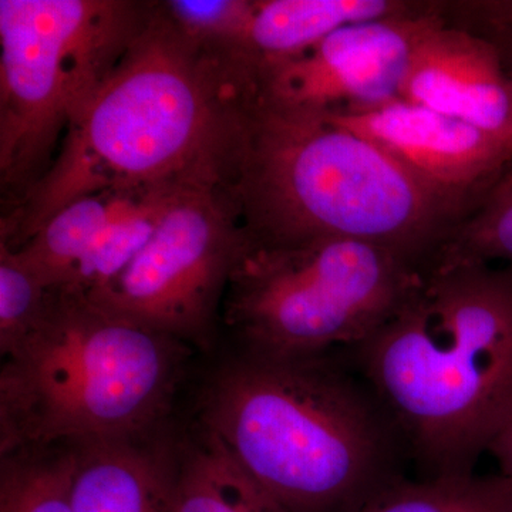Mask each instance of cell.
Returning a JSON list of instances; mask_svg holds the SVG:
<instances>
[{
    "instance_id": "cell-14",
    "label": "cell",
    "mask_w": 512,
    "mask_h": 512,
    "mask_svg": "<svg viewBox=\"0 0 512 512\" xmlns=\"http://www.w3.org/2000/svg\"><path fill=\"white\" fill-rule=\"evenodd\" d=\"M170 458L171 512H288L200 426Z\"/></svg>"
},
{
    "instance_id": "cell-18",
    "label": "cell",
    "mask_w": 512,
    "mask_h": 512,
    "mask_svg": "<svg viewBox=\"0 0 512 512\" xmlns=\"http://www.w3.org/2000/svg\"><path fill=\"white\" fill-rule=\"evenodd\" d=\"M470 265L512 266V163L476 210L451 229L424 272Z\"/></svg>"
},
{
    "instance_id": "cell-24",
    "label": "cell",
    "mask_w": 512,
    "mask_h": 512,
    "mask_svg": "<svg viewBox=\"0 0 512 512\" xmlns=\"http://www.w3.org/2000/svg\"><path fill=\"white\" fill-rule=\"evenodd\" d=\"M488 42L493 43L495 49L498 50L505 73L510 77L512 83V29L493 37Z\"/></svg>"
},
{
    "instance_id": "cell-23",
    "label": "cell",
    "mask_w": 512,
    "mask_h": 512,
    "mask_svg": "<svg viewBox=\"0 0 512 512\" xmlns=\"http://www.w3.org/2000/svg\"><path fill=\"white\" fill-rule=\"evenodd\" d=\"M491 454L498 461L501 474L512 480V417L511 420L505 424L503 430L500 431L493 444L490 447Z\"/></svg>"
},
{
    "instance_id": "cell-17",
    "label": "cell",
    "mask_w": 512,
    "mask_h": 512,
    "mask_svg": "<svg viewBox=\"0 0 512 512\" xmlns=\"http://www.w3.org/2000/svg\"><path fill=\"white\" fill-rule=\"evenodd\" d=\"M191 188H158L138 195L101 231L77 268L72 284L63 288L89 295L110 284L153 238L171 201Z\"/></svg>"
},
{
    "instance_id": "cell-15",
    "label": "cell",
    "mask_w": 512,
    "mask_h": 512,
    "mask_svg": "<svg viewBox=\"0 0 512 512\" xmlns=\"http://www.w3.org/2000/svg\"><path fill=\"white\" fill-rule=\"evenodd\" d=\"M144 192L107 190L70 202L13 251L50 289L69 286L101 231Z\"/></svg>"
},
{
    "instance_id": "cell-2",
    "label": "cell",
    "mask_w": 512,
    "mask_h": 512,
    "mask_svg": "<svg viewBox=\"0 0 512 512\" xmlns=\"http://www.w3.org/2000/svg\"><path fill=\"white\" fill-rule=\"evenodd\" d=\"M218 191L252 244L369 242L424 272L466 218L328 111L239 93Z\"/></svg>"
},
{
    "instance_id": "cell-7",
    "label": "cell",
    "mask_w": 512,
    "mask_h": 512,
    "mask_svg": "<svg viewBox=\"0 0 512 512\" xmlns=\"http://www.w3.org/2000/svg\"><path fill=\"white\" fill-rule=\"evenodd\" d=\"M153 2L0 0L2 210L42 180Z\"/></svg>"
},
{
    "instance_id": "cell-11",
    "label": "cell",
    "mask_w": 512,
    "mask_h": 512,
    "mask_svg": "<svg viewBox=\"0 0 512 512\" xmlns=\"http://www.w3.org/2000/svg\"><path fill=\"white\" fill-rule=\"evenodd\" d=\"M400 100L480 128L512 150V83L498 50L483 37L444 20L427 30Z\"/></svg>"
},
{
    "instance_id": "cell-9",
    "label": "cell",
    "mask_w": 512,
    "mask_h": 512,
    "mask_svg": "<svg viewBox=\"0 0 512 512\" xmlns=\"http://www.w3.org/2000/svg\"><path fill=\"white\" fill-rule=\"evenodd\" d=\"M430 15L353 23L336 30L309 52L262 70V92L299 106L359 113L400 99L414 49L441 22Z\"/></svg>"
},
{
    "instance_id": "cell-20",
    "label": "cell",
    "mask_w": 512,
    "mask_h": 512,
    "mask_svg": "<svg viewBox=\"0 0 512 512\" xmlns=\"http://www.w3.org/2000/svg\"><path fill=\"white\" fill-rule=\"evenodd\" d=\"M164 6L178 28L201 46L251 59L256 0H168Z\"/></svg>"
},
{
    "instance_id": "cell-13",
    "label": "cell",
    "mask_w": 512,
    "mask_h": 512,
    "mask_svg": "<svg viewBox=\"0 0 512 512\" xmlns=\"http://www.w3.org/2000/svg\"><path fill=\"white\" fill-rule=\"evenodd\" d=\"M439 9L440 2L431 0H256L249 53L258 76L353 23L430 15Z\"/></svg>"
},
{
    "instance_id": "cell-21",
    "label": "cell",
    "mask_w": 512,
    "mask_h": 512,
    "mask_svg": "<svg viewBox=\"0 0 512 512\" xmlns=\"http://www.w3.org/2000/svg\"><path fill=\"white\" fill-rule=\"evenodd\" d=\"M50 288L18 254L0 244V353L18 346L45 309Z\"/></svg>"
},
{
    "instance_id": "cell-10",
    "label": "cell",
    "mask_w": 512,
    "mask_h": 512,
    "mask_svg": "<svg viewBox=\"0 0 512 512\" xmlns=\"http://www.w3.org/2000/svg\"><path fill=\"white\" fill-rule=\"evenodd\" d=\"M326 111L466 218L512 163L511 148L480 128L400 99L359 113Z\"/></svg>"
},
{
    "instance_id": "cell-8",
    "label": "cell",
    "mask_w": 512,
    "mask_h": 512,
    "mask_svg": "<svg viewBox=\"0 0 512 512\" xmlns=\"http://www.w3.org/2000/svg\"><path fill=\"white\" fill-rule=\"evenodd\" d=\"M242 245L237 214L220 191L184 190L133 262L86 296L190 348L207 350L221 325L222 302Z\"/></svg>"
},
{
    "instance_id": "cell-19",
    "label": "cell",
    "mask_w": 512,
    "mask_h": 512,
    "mask_svg": "<svg viewBox=\"0 0 512 512\" xmlns=\"http://www.w3.org/2000/svg\"><path fill=\"white\" fill-rule=\"evenodd\" d=\"M0 512H74L69 448H30L2 456Z\"/></svg>"
},
{
    "instance_id": "cell-1",
    "label": "cell",
    "mask_w": 512,
    "mask_h": 512,
    "mask_svg": "<svg viewBox=\"0 0 512 512\" xmlns=\"http://www.w3.org/2000/svg\"><path fill=\"white\" fill-rule=\"evenodd\" d=\"M249 82L241 57L201 46L153 2L42 180L2 210L0 242L22 247L57 211L100 191L217 190L235 101Z\"/></svg>"
},
{
    "instance_id": "cell-5",
    "label": "cell",
    "mask_w": 512,
    "mask_h": 512,
    "mask_svg": "<svg viewBox=\"0 0 512 512\" xmlns=\"http://www.w3.org/2000/svg\"><path fill=\"white\" fill-rule=\"evenodd\" d=\"M190 353L76 289H50L35 328L2 356L0 456L153 439Z\"/></svg>"
},
{
    "instance_id": "cell-4",
    "label": "cell",
    "mask_w": 512,
    "mask_h": 512,
    "mask_svg": "<svg viewBox=\"0 0 512 512\" xmlns=\"http://www.w3.org/2000/svg\"><path fill=\"white\" fill-rule=\"evenodd\" d=\"M349 353L419 478L473 476L512 417V266L426 272Z\"/></svg>"
},
{
    "instance_id": "cell-16",
    "label": "cell",
    "mask_w": 512,
    "mask_h": 512,
    "mask_svg": "<svg viewBox=\"0 0 512 512\" xmlns=\"http://www.w3.org/2000/svg\"><path fill=\"white\" fill-rule=\"evenodd\" d=\"M350 512H512V480L497 476L403 477Z\"/></svg>"
},
{
    "instance_id": "cell-22",
    "label": "cell",
    "mask_w": 512,
    "mask_h": 512,
    "mask_svg": "<svg viewBox=\"0 0 512 512\" xmlns=\"http://www.w3.org/2000/svg\"><path fill=\"white\" fill-rule=\"evenodd\" d=\"M441 18L448 28L490 40L512 29V2H441Z\"/></svg>"
},
{
    "instance_id": "cell-6",
    "label": "cell",
    "mask_w": 512,
    "mask_h": 512,
    "mask_svg": "<svg viewBox=\"0 0 512 512\" xmlns=\"http://www.w3.org/2000/svg\"><path fill=\"white\" fill-rule=\"evenodd\" d=\"M423 272L389 249L353 239L244 245L229 276L221 325L241 352L305 357L350 350L399 311Z\"/></svg>"
},
{
    "instance_id": "cell-3",
    "label": "cell",
    "mask_w": 512,
    "mask_h": 512,
    "mask_svg": "<svg viewBox=\"0 0 512 512\" xmlns=\"http://www.w3.org/2000/svg\"><path fill=\"white\" fill-rule=\"evenodd\" d=\"M198 426L288 512H350L403 478L409 461L349 350H238L205 382Z\"/></svg>"
},
{
    "instance_id": "cell-12",
    "label": "cell",
    "mask_w": 512,
    "mask_h": 512,
    "mask_svg": "<svg viewBox=\"0 0 512 512\" xmlns=\"http://www.w3.org/2000/svg\"><path fill=\"white\" fill-rule=\"evenodd\" d=\"M74 512H171L170 448L147 441L67 447Z\"/></svg>"
}]
</instances>
